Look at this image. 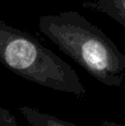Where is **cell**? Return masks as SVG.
Listing matches in <instances>:
<instances>
[{"label": "cell", "instance_id": "6da1fadb", "mask_svg": "<svg viewBox=\"0 0 125 126\" xmlns=\"http://www.w3.org/2000/svg\"><path fill=\"white\" fill-rule=\"evenodd\" d=\"M39 30L63 53L102 84L122 86L125 54L96 26L77 11L42 16Z\"/></svg>", "mask_w": 125, "mask_h": 126}, {"label": "cell", "instance_id": "7a4b0ae2", "mask_svg": "<svg viewBox=\"0 0 125 126\" xmlns=\"http://www.w3.org/2000/svg\"><path fill=\"white\" fill-rule=\"evenodd\" d=\"M0 63L38 85L83 97L86 90L75 70L28 32L0 21Z\"/></svg>", "mask_w": 125, "mask_h": 126}, {"label": "cell", "instance_id": "3957f363", "mask_svg": "<svg viewBox=\"0 0 125 126\" xmlns=\"http://www.w3.org/2000/svg\"><path fill=\"white\" fill-rule=\"evenodd\" d=\"M19 110L24 120L28 122L29 126H78L74 123L41 112L34 107L21 106Z\"/></svg>", "mask_w": 125, "mask_h": 126}, {"label": "cell", "instance_id": "277c9868", "mask_svg": "<svg viewBox=\"0 0 125 126\" xmlns=\"http://www.w3.org/2000/svg\"><path fill=\"white\" fill-rule=\"evenodd\" d=\"M93 6L125 28V0H91Z\"/></svg>", "mask_w": 125, "mask_h": 126}, {"label": "cell", "instance_id": "5b68a950", "mask_svg": "<svg viewBox=\"0 0 125 126\" xmlns=\"http://www.w3.org/2000/svg\"><path fill=\"white\" fill-rule=\"evenodd\" d=\"M0 126H19L15 116L1 105H0Z\"/></svg>", "mask_w": 125, "mask_h": 126}, {"label": "cell", "instance_id": "8992f818", "mask_svg": "<svg viewBox=\"0 0 125 126\" xmlns=\"http://www.w3.org/2000/svg\"><path fill=\"white\" fill-rule=\"evenodd\" d=\"M101 126H125V124L115 123V122H112V121H102Z\"/></svg>", "mask_w": 125, "mask_h": 126}]
</instances>
